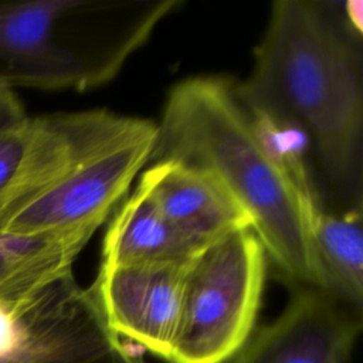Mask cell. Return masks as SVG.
<instances>
[{"label":"cell","instance_id":"cell-1","mask_svg":"<svg viewBox=\"0 0 363 363\" xmlns=\"http://www.w3.org/2000/svg\"><path fill=\"white\" fill-rule=\"evenodd\" d=\"M359 38L332 3L274 1L252 71L235 86L248 113L298 125L342 193L359 190L362 176Z\"/></svg>","mask_w":363,"mask_h":363},{"label":"cell","instance_id":"cell-2","mask_svg":"<svg viewBox=\"0 0 363 363\" xmlns=\"http://www.w3.org/2000/svg\"><path fill=\"white\" fill-rule=\"evenodd\" d=\"M173 159L208 173L250 220L252 233L295 286L330 294L308 231L316 194L296 189L261 146L235 85L194 77L170 91L149 163Z\"/></svg>","mask_w":363,"mask_h":363},{"label":"cell","instance_id":"cell-3","mask_svg":"<svg viewBox=\"0 0 363 363\" xmlns=\"http://www.w3.org/2000/svg\"><path fill=\"white\" fill-rule=\"evenodd\" d=\"M265 250L252 230L206 245L187 265L170 363H224L248 340L257 319Z\"/></svg>","mask_w":363,"mask_h":363},{"label":"cell","instance_id":"cell-4","mask_svg":"<svg viewBox=\"0 0 363 363\" xmlns=\"http://www.w3.org/2000/svg\"><path fill=\"white\" fill-rule=\"evenodd\" d=\"M156 123L79 164L61 180L24 203L0 223V231L43 233L99 227L152 157Z\"/></svg>","mask_w":363,"mask_h":363},{"label":"cell","instance_id":"cell-5","mask_svg":"<svg viewBox=\"0 0 363 363\" xmlns=\"http://www.w3.org/2000/svg\"><path fill=\"white\" fill-rule=\"evenodd\" d=\"M146 122L102 109L28 116L21 162L0 197V223L79 164L136 133Z\"/></svg>","mask_w":363,"mask_h":363},{"label":"cell","instance_id":"cell-6","mask_svg":"<svg viewBox=\"0 0 363 363\" xmlns=\"http://www.w3.org/2000/svg\"><path fill=\"white\" fill-rule=\"evenodd\" d=\"M362 322V311L335 295L295 286L284 312L252 332L230 363H346Z\"/></svg>","mask_w":363,"mask_h":363},{"label":"cell","instance_id":"cell-7","mask_svg":"<svg viewBox=\"0 0 363 363\" xmlns=\"http://www.w3.org/2000/svg\"><path fill=\"white\" fill-rule=\"evenodd\" d=\"M189 262L101 265L88 291L116 336L166 360L177 330Z\"/></svg>","mask_w":363,"mask_h":363},{"label":"cell","instance_id":"cell-8","mask_svg":"<svg viewBox=\"0 0 363 363\" xmlns=\"http://www.w3.org/2000/svg\"><path fill=\"white\" fill-rule=\"evenodd\" d=\"M139 183L167 218L190 242L206 245L240 230H251L245 213L204 170L180 160L150 163Z\"/></svg>","mask_w":363,"mask_h":363},{"label":"cell","instance_id":"cell-9","mask_svg":"<svg viewBox=\"0 0 363 363\" xmlns=\"http://www.w3.org/2000/svg\"><path fill=\"white\" fill-rule=\"evenodd\" d=\"M98 227L64 231H0V301L21 303L71 274L72 264Z\"/></svg>","mask_w":363,"mask_h":363},{"label":"cell","instance_id":"cell-10","mask_svg":"<svg viewBox=\"0 0 363 363\" xmlns=\"http://www.w3.org/2000/svg\"><path fill=\"white\" fill-rule=\"evenodd\" d=\"M201 250L167 221L147 190L138 183L106 230L101 265L189 262Z\"/></svg>","mask_w":363,"mask_h":363},{"label":"cell","instance_id":"cell-11","mask_svg":"<svg viewBox=\"0 0 363 363\" xmlns=\"http://www.w3.org/2000/svg\"><path fill=\"white\" fill-rule=\"evenodd\" d=\"M0 363H143L96 315L57 318L37 325L23 347Z\"/></svg>","mask_w":363,"mask_h":363},{"label":"cell","instance_id":"cell-12","mask_svg":"<svg viewBox=\"0 0 363 363\" xmlns=\"http://www.w3.org/2000/svg\"><path fill=\"white\" fill-rule=\"evenodd\" d=\"M308 231L315 254L329 281L330 294L362 311L363 225L360 208L342 216L318 203L308 214Z\"/></svg>","mask_w":363,"mask_h":363},{"label":"cell","instance_id":"cell-13","mask_svg":"<svg viewBox=\"0 0 363 363\" xmlns=\"http://www.w3.org/2000/svg\"><path fill=\"white\" fill-rule=\"evenodd\" d=\"M254 132L272 162L291 179L298 190L315 194L308 172L306 153L311 142L295 123L265 113H248Z\"/></svg>","mask_w":363,"mask_h":363},{"label":"cell","instance_id":"cell-14","mask_svg":"<svg viewBox=\"0 0 363 363\" xmlns=\"http://www.w3.org/2000/svg\"><path fill=\"white\" fill-rule=\"evenodd\" d=\"M27 119L0 130V197L11 183L27 140Z\"/></svg>","mask_w":363,"mask_h":363},{"label":"cell","instance_id":"cell-15","mask_svg":"<svg viewBox=\"0 0 363 363\" xmlns=\"http://www.w3.org/2000/svg\"><path fill=\"white\" fill-rule=\"evenodd\" d=\"M27 116L14 91L0 85V130L20 123Z\"/></svg>","mask_w":363,"mask_h":363},{"label":"cell","instance_id":"cell-16","mask_svg":"<svg viewBox=\"0 0 363 363\" xmlns=\"http://www.w3.org/2000/svg\"><path fill=\"white\" fill-rule=\"evenodd\" d=\"M363 4L362 1H346L345 3V10H343V16L346 23L349 24V27L357 33L359 35L362 34V21H363Z\"/></svg>","mask_w":363,"mask_h":363}]
</instances>
